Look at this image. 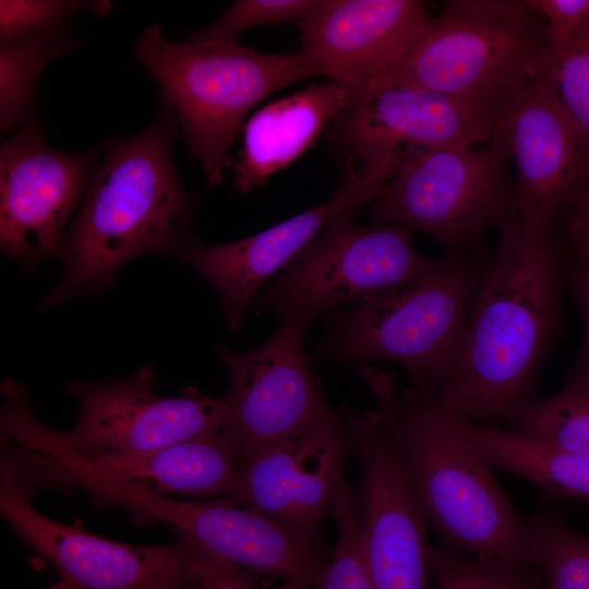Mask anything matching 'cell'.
<instances>
[{
  "label": "cell",
  "mask_w": 589,
  "mask_h": 589,
  "mask_svg": "<svg viewBox=\"0 0 589 589\" xmlns=\"http://www.w3.org/2000/svg\"><path fill=\"white\" fill-rule=\"evenodd\" d=\"M557 220L516 211L497 225L498 245L481 272L462 353L437 394L450 414L509 420L530 400L562 320L567 266Z\"/></svg>",
  "instance_id": "6da1fadb"
},
{
  "label": "cell",
  "mask_w": 589,
  "mask_h": 589,
  "mask_svg": "<svg viewBox=\"0 0 589 589\" xmlns=\"http://www.w3.org/2000/svg\"><path fill=\"white\" fill-rule=\"evenodd\" d=\"M177 118L160 99L154 121L107 145L57 256L61 279L44 309L112 283L118 271L143 254H180L193 238L190 218L199 206L173 163Z\"/></svg>",
  "instance_id": "7a4b0ae2"
},
{
  "label": "cell",
  "mask_w": 589,
  "mask_h": 589,
  "mask_svg": "<svg viewBox=\"0 0 589 589\" xmlns=\"http://www.w3.org/2000/svg\"><path fill=\"white\" fill-rule=\"evenodd\" d=\"M376 402L413 490L444 546L539 580L526 524L437 394L416 383L397 390L396 377L358 366Z\"/></svg>",
  "instance_id": "3957f363"
},
{
  "label": "cell",
  "mask_w": 589,
  "mask_h": 589,
  "mask_svg": "<svg viewBox=\"0 0 589 589\" xmlns=\"http://www.w3.org/2000/svg\"><path fill=\"white\" fill-rule=\"evenodd\" d=\"M449 250L417 279L322 315L327 335L312 362L404 365L412 383L438 394L462 353L482 267Z\"/></svg>",
  "instance_id": "277c9868"
},
{
  "label": "cell",
  "mask_w": 589,
  "mask_h": 589,
  "mask_svg": "<svg viewBox=\"0 0 589 589\" xmlns=\"http://www.w3.org/2000/svg\"><path fill=\"white\" fill-rule=\"evenodd\" d=\"M135 60L159 84L209 187L224 179L248 113L275 91L318 75L300 50L262 53L236 40L173 43L158 24L140 36Z\"/></svg>",
  "instance_id": "5b68a950"
},
{
  "label": "cell",
  "mask_w": 589,
  "mask_h": 589,
  "mask_svg": "<svg viewBox=\"0 0 589 589\" xmlns=\"http://www.w3.org/2000/svg\"><path fill=\"white\" fill-rule=\"evenodd\" d=\"M548 49L545 21L527 0H453L390 79L501 108L546 75Z\"/></svg>",
  "instance_id": "8992f818"
},
{
  "label": "cell",
  "mask_w": 589,
  "mask_h": 589,
  "mask_svg": "<svg viewBox=\"0 0 589 589\" xmlns=\"http://www.w3.org/2000/svg\"><path fill=\"white\" fill-rule=\"evenodd\" d=\"M151 365L113 381L67 382L64 393L80 402L75 426L59 433L33 414L28 394L8 396L1 410V433L17 446L47 455L134 454L156 450L220 432L227 421L223 397L187 387L178 397L155 393Z\"/></svg>",
  "instance_id": "52a82bcc"
},
{
  "label": "cell",
  "mask_w": 589,
  "mask_h": 589,
  "mask_svg": "<svg viewBox=\"0 0 589 589\" xmlns=\"http://www.w3.org/2000/svg\"><path fill=\"white\" fill-rule=\"evenodd\" d=\"M509 159L495 135L480 149L405 147L370 208L373 224L422 230L461 251L517 211Z\"/></svg>",
  "instance_id": "ba28073f"
},
{
  "label": "cell",
  "mask_w": 589,
  "mask_h": 589,
  "mask_svg": "<svg viewBox=\"0 0 589 589\" xmlns=\"http://www.w3.org/2000/svg\"><path fill=\"white\" fill-rule=\"evenodd\" d=\"M69 488L87 492L94 505L121 506L135 524L165 522L244 570L283 580L284 589H314L330 555L321 539L297 533L231 500L183 502L71 467Z\"/></svg>",
  "instance_id": "9c48e42d"
},
{
  "label": "cell",
  "mask_w": 589,
  "mask_h": 589,
  "mask_svg": "<svg viewBox=\"0 0 589 589\" xmlns=\"http://www.w3.org/2000/svg\"><path fill=\"white\" fill-rule=\"evenodd\" d=\"M435 260L414 249L409 229L361 226L351 214L333 221L254 303L255 316L275 315L308 327L339 305L410 283Z\"/></svg>",
  "instance_id": "30bf717a"
},
{
  "label": "cell",
  "mask_w": 589,
  "mask_h": 589,
  "mask_svg": "<svg viewBox=\"0 0 589 589\" xmlns=\"http://www.w3.org/2000/svg\"><path fill=\"white\" fill-rule=\"evenodd\" d=\"M308 326L283 320L266 341L250 350L219 347L229 387L220 435L240 468L257 453L303 430L327 405L303 347Z\"/></svg>",
  "instance_id": "8fae6325"
},
{
  "label": "cell",
  "mask_w": 589,
  "mask_h": 589,
  "mask_svg": "<svg viewBox=\"0 0 589 589\" xmlns=\"http://www.w3.org/2000/svg\"><path fill=\"white\" fill-rule=\"evenodd\" d=\"M35 493L1 477L0 513L4 520L59 575L55 589H164L197 582L188 538L165 545H132L84 529L81 521H55L33 505Z\"/></svg>",
  "instance_id": "7c38bea8"
},
{
  "label": "cell",
  "mask_w": 589,
  "mask_h": 589,
  "mask_svg": "<svg viewBox=\"0 0 589 589\" xmlns=\"http://www.w3.org/2000/svg\"><path fill=\"white\" fill-rule=\"evenodd\" d=\"M361 465L360 541L376 589H428V518L377 409L338 408Z\"/></svg>",
  "instance_id": "4fadbf2b"
},
{
  "label": "cell",
  "mask_w": 589,
  "mask_h": 589,
  "mask_svg": "<svg viewBox=\"0 0 589 589\" xmlns=\"http://www.w3.org/2000/svg\"><path fill=\"white\" fill-rule=\"evenodd\" d=\"M394 169L390 163L348 159L346 176L325 202L248 238L205 244L192 238L179 256L217 291L230 330L242 327L266 280L293 261L333 221L351 214L384 191Z\"/></svg>",
  "instance_id": "5bb4252c"
},
{
  "label": "cell",
  "mask_w": 589,
  "mask_h": 589,
  "mask_svg": "<svg viewBox=\"0 0 589 589\" xmlns=\"http://www.w3.org/2000/svg\"><path fill=\"white\" fill-rule=\"evenodd\" d=\"M97 169V152L69 154L50 147L29 125L0 151L1 252L33 272L57 256L74 211ZM70 225V224H69Z\"/></svg>",
  "instance_id": "9a60e30c"
},
{
  "label": "cell",
  "mask_w": 589,
  "mask_h": 589,
  "mask_svg": "<svg viewBox=\"0 0 589 589\" xmlns=\"http://www.w3.org/2000/svg\"><path fill=\"white\" fill-rule=\"evenodd\" d=\"M349 94L332 137L348 159L363 163H395L411 146H471L493 134L500 111L390 77Z\"/></svg>",
  "instance_id": "2e32d148"
},
{
  "label": "cell",
  "mask_w": 589,
  "mask_h": 589,
  "mask_svg": "<svg viewBox=\"0 0 589 589\" xmlns=\"http://www.w3.org/2000/svg\"><path fill=\"white\" fill-rule=\"evenodd\" d=\"M493 135L516 163L514 199L522 216L560 217L589 190V143L546 75L503 101Z\"/></svg>",
  "instance_id": "e0dca14e"
},
{
  "label": "cell",
  "mask_w": 589,
  "mask_h": 589,
  "mask_svg": "<svg viewBox=\"0 0 589 589\" xmlns=\"http://www.w3.org/2000/svg\"><path fill=\"white\" fill-rule=\"evenodd\" d=\"M351 453L350 431L340 411L327 404L299 433L241 466L245 506L321 539L320 525L330 514Z\"/></svg>",
  "instance_id": "ac0fdd59"
},
{
  "label": "cell",
  "mask_w": 589,
  "mask_h": 589,
  "mask_svg": "<svg viewBox=\"0 0 589 589\" xmlns=\"http://www.w3.org/2000/svg\"><path fill=\"white\" fill-rule=\"evenodd\" d=\"M430 20L418 0H320L299 21L300 51L354 89L392 77Z\"/></svg>",
  "instance_id": "d6986e66"
},
{
  "label": "cell",
  "mask_w": 589,
  "mask_h": 589,
  "mask_svg": "<svg viewBox=\"0 0 589 589\" xmlns=\"http://www.w3.org/2000/svg\"><path fill=\"white\" fill-rule=\"evenodd\" d=\"M49 456L155 494L226 496L240 505L247 504L240 466L220 432L145 453Z\"/></svg>",
  "instance_id": "ffe728a7"
},
{
  "label": "cell",
  "mask_w": 589,
  "mask_h": 589,
  "mask_svg": "<svg viewBox=\"0 0 589 589\" xmlns=\"http://www.w3.org/2000/svg\"><path fill=\"white\" fill-rule=\"evenodd\" d=\"M349 89L329 81L314 84L256 111L243 127V147L235 165L240 193L261 187L291 164L342 112Z\"/></svg>",
  "instance_id": "44dd1931"
},
{
  "label": "cell",
  "mask_w": 589,
  "mask_h": 589,
  "mask_svg": "<svg viewBox=\"0 0 589 589\" xmlns=\"http://www.w3.org/2000/svg\"><path fill=\"white\" fill-rule=\"evenodd\" d=\"M474 448L493 466L516 473L556 497L589 500V458L516 431L458 418Z\"/></svg>",
  "instance_id": "7402d4cb"
},
{
  "label": "cell",
  "mask_w": 589,
  "mask_h": 589,
  "mask_svg": "<svg viewBox=\"0 0 589 589\" xmlns=\"http://www.w3.org/2000/svg\"><path fill=\"white\" fill-rule=\"evenodd\" d=\"M508 421L513 431L589 458V348L561 392L530 399Z\"/></svg>",
  "instance_id": "603a6c76"
},
{
  "label": "cell",
  "mask_w": 589,
  "mask_h": 589,
  "mask_svg": "<svg viewBox=\"0 0 589 589\" xmlns=\"http://www.w3.org/2000/svg\"><path fill=\"white\" fill-rule=\"evenodd\" d=\"M75 48V40L67 35L1 45V133L35 125L36 85L41 71L52 59Z\"/></svg>",
  "instance_id": "cb8c5ba5"
},
{
  "label": "cell",
  "mask_w": 589,
  "mask_h": 589,
  "mask_svg": "<svg viewBox=\"0 0 589 589\" xmlns=\"http://www.w3.org/2000/svg\"><path fill=\"white\" fill-rule=\"evenodd\" d=\"M529 552L545 589H589V538L548 512L526 524Z\"/></svg>",
  "instance_id": "d4e9b609"
},
{
  "label": "cell",
  "mask_w": 589,
  "mask_h": 589,
  "mask_svg": "<svg viewBox=\"0 0 589 589\" xmlns=\"http://www.w3.org/2000/svg\"><path fill=\"white\" fill-rule=\"evenodd\" d=\"M329 515L336 525L337 544L314 589H376L361 549L359 491L346 479Z\"/></svg>",
  "instance_id": "484cf974"
},
{
  "label": "cell",
  "mask_w": 589,
  "mask_h": 589,
  "mask_svg": "<svg viewBox=\"0 0 589 589\" xmlns=\"http://www.w3.org/2000/svg\"><path fill=\"white\" fill-rule=\"evenodd\" d=\"M93 9L103 14L110 2L73 0H1L0 41L10 45L64 35L74 14Z\"/></svg>",
  "instance_id": "4316f807"
},
{
  "label": "cell",
  "mask_w": 589,
  "mask_h": 589,
  "mask_svg": "<svg viewBox=\"0 0 589 589\" xmlns=\"http://www.w3.org/2000/svg\"><path fill=\"white\" fill-rule=\"evenodd\" d=\"M430 563L438 589H545L524 573L445 546H431Z\"/></svg>",
  "instance_id": "83f0119b"
},
{
  "label": "cell",
  "mask_w": 589,
  "mask_h": 589,
  "mask_svg": "<svg viewBox=\"0 0 589 589\" xmlns=\"http://www.w3.org/2000/svg\"><path fill=\"white\" fill-rule=\"evenodd\" d=\"M320 0H238L213 24L184 41L236 40L243 31L266 24L302 20Z\"/></svg>",
  "instance_id": "f1b7e54d"
},
{
  "label": "cell",
  "mask_w": 589,
  "mask_h": 589,
  "mask_svg": "<svg viewBox=\"0 0 589 589\" xmlns=\"http://www.w3.org/2000/svg\"><path fill=\"white\" fill-rule=\"evenodd\" d=\"M546 77L589 143V24L567 52L548 65Z\"/></svg>",
  "instance_id": "f546056e"
},
{
  "label": "cell",
  "mask_w": 589,
  "mask_h": 589,
  "mask_svg": "<svg viewBox=\"0 0 589 589\" xmlns=\"http://www.w3.org/2000/svg\"><path fill=\"white\" fill-rule=\"evenodd\" d=\"M545 21L548 65L567 52L589 24V0H527Z\"/></svg>",
  "instance_id": "4dcf8cb0"
},
{
  "label": "cell",
  "mask_w": 589,
  "mask_h": 589,
  "mask_svg": "<svg viewBox=\"0 0 589 589\" xmlns=\"http://www.w3.org/2000/svg\"><path fill=\"white\" fill-rule=\"evenodd\" d=\"M183 534L190 541L194 552L199 589H256L243 568L211 552L185 533Z\"/></svg>",
  "instance_id": "1f68e13d"
},
{
  "label": "cell",
  "mask_w": 589,
  "mask_h": 589,
  "mask_svg": "<svg viewBox=\"0 0 589 589\" xmlns=\"http://www.w3.org/2000/svg\"><path fill=\"white\" fill-rule=\"evenodd\" d=\"M567 276L585 323L582 346L589 347V254L577 257L567 268Z\"/></svg>",
  "instance_id": "d6a6232c"
},
{
  "label": "cell",
  "mask_w": 589,
  "mask_h": 589,
  "mask_svg": "<svg viewBox=\"0 0 589 589\" xmlns=\"http://www.w3.org/2000/svg\"><path fill=\"white\" fill-rule=\"evenodd\" d=\"M564 231L567 244L574 255L589 254V213H564Z\"/></svg>",
  "instance_id": "836d02e7"
},
{
  "label": "cell",
  "mask_w": 589,
  "mask_h": 589,
  "mask_svg": "<svg viewBox=\"0 0 589 589\" xmlns=\"http://www.w3.org/2000/svg\"><path fill=\"white\" fill-rule=\"evenodd\" d=\"M565 213H589V190L574 200L564 211Z\"/></svg>",
  "instance_id": "e575fe53"
},
{
  "label": "cell",
  "mask_w": 589,
  "mask_h": 589,
  "mask_svg": "<svg viewBox=\"0 0 589 589\" xmlns=\"http://www.w3.org/2000/svg\"><path fill=\"white\" fill-rule=\"evenodd\" d=\"M164 589H199V584L197 582H190V584L168 587V588H164Z\"/></svg>",
  "instance_id": "d590c367"
},
{
  "label": "cell",
  "mask_w": 589,
  "mask_h": 589,
  "mask_svg": "<svg viewBox=\"0 0 589 589\" xmlns=\"http://www.w3.org/2000/svg\"><path fill=\"white\" fill-rule=\"evenodd\" d=\"M584 347H586V346H584ZM586 348H589V347H586Z\"/></svg>",
  "instance_id": "8d00e7d4"
}]
</instances>
